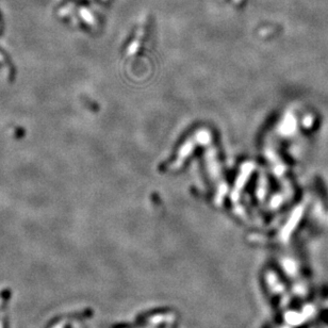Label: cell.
I'll list each match as a JSON object with an SVG mask.
<instances>
[{"mask_svg": "<svg viewBox=\"0 0 328 328\" xmlns=\"http://www.w3.org/2000/svg\"><path fill=\"white\" fill-rule=\"evenodd\" d=\"M233 1H234V3H239L241 0H233Z\"/></svg>", "mask_w": 328, "mask_h": 328, "instance_id": "obj_1", "label": "cell"}]
</instances>
